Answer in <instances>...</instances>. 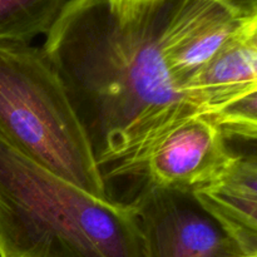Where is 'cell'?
Returning <instances> with one entry per match:
<instances>
[{
	"mask_svg": "<svg viewBox=\"0 0 257 257\" xmlns=\"http://www.w3.org/2000/svg\"><path fill=\"white\" fill-rule=\"evenodd\" d=\"M188 0H67L43 50L59 75L107 186L130 182L135 195L148 163L186 120L207 115L178 89L166 43ZM135 197V196H133Z\"/></svg>",
	"mask_w": 257,
	"mask_h": 257,
	"instance_id": "6da1fadb",
	"label": "cell"
},
{
	"mask_svg": "<svg viewBox=\"0 0 257 257\" xmlns=\"http://www.w3.org/2000/svg\"><path fill=\"white\" fill-rule=\"evenodd\" d=\"M0 257H147L135 207L98 198L0 135Z\"/></svg>",
	"mask_w": 257,
	"mask_h": 257,
	"instance_id": "7a4b0ae2",
	"label": "cell"
},
{
	"mask_svg": "<svg viewBox=\"0 0 257 257\" xmlns=\"http://www.w3.org/2000/svg\"><path fill=\"white\" fill-rule=\"evenodd\" d=\"M0 135L45 170L110 198L87 133L43 48L0 45Z\"/></svg>",
	"mask_w": 257,
	"mask_h": 257,
	"instance_id": "3957f363",
	"label": "cell"
},
{
	"mask_svg": "<svg viewBox=\"0 0 257 257\" xmlns=\"http://www.w3.org/2000/svg\"><path fill=\"white\" fill-rule=\"evenodd\" d=\"M128 203L135 207L147 257H245L227 228L195 193L146 182Z\"/></svg>",
	"mask_w": 257,
	"mask_h": 257,
	"instance_id": "277c9868",
	"label": "cell"
},
{
	"mask_svg": "<svg viewBox=\"0 0 257 257\" xmlns=\"http://www.w3.org/2000/svg\"><path fill=\"white\" fill-rule=\"evenodd\" d=\"M233 161L220 125L210 115H197L178 125L156 151L146 182L196 195L220 187Z\"/></svg>",
	"mask_w": 257,
	"mask_h": 257,
	"instance_id": "5b68a950",
	"label": "cell"
},
{
	"mask_svg": "<svg viewBox=\"0 0 257 257\" xmlns=\"http://www.w3.org/2000/svg\"><path fill=\"white\" fill-rule=\"evenodd\" d=\"M247 20L216 0H188L163 52L176 87L193 97L192 84L201 70Z\"/></svg>",
	"mask_w": 257,
	"mask_h": 257,
	"instance_id": "8992f818",
	"label": "cell"
},
{
	"mask_svg": "<svg viewBox=\"0 0 257 257\" xmlns=\"http://www.w3.org/2000/svg\"><path fill=\"white\" fill-rule=\"evenodd\" d=\"M243 28L218 50L192 84L193 97L210 117L257 89V50L243 39Z\"/></svg>",
	"mask_w": 257,
	"mask_h": 257,
	"instance_id": "52a82bcc",
	"label": "cell"
},
{
	"mask_svg": "<svg viewBox=\"0 0 257 257\" xmlns=\"http://www.w3.org/2000/svg\"><path fill=\"white\" fill-rule=\"evenodd\" d=\"M67 0H0V45L30 44L47 35Z\"/></svg>",
	"mask_w": 257,
	"mask_h": 257,
	"instance_id": "ba28073f",
	"label": "cell"
},
{
	"mask_svg": "<svg viewBox=\"0 0 257 257\" xmlns=\"http://www.w3.org/2000/svg\"><path fill=\"white\" fill-rule=\"evenodd\" d=\"M196 197L227 228L246 255L257 253V198L223 188L196 193Z\"/></svg>",
	"mask_w": 257,
	"mask_h": 257,
	"instance_id": "9c48e42d",
	"label": "cell"
},
{
	"mask_svg": "<svg viewBox=\"0 0 257 257\" xmlns=\"http://www.w3.org/2000/svg\"><path fill=\"white\" fill-rule=\"evenodd\" d=\"M211 118L226 138L257 142V89L231 102Z\"/></svg>",
	"mask_w": 257,
	"mask_h": 257,
	"instance_id": "30bf717a",
	"label": "cell"
},
{
	"mask_svg": "<svg viewBox=\"0 0 257 257\" xmlns=\"http://www.w3.org/2000/svg\"><path fill=\"white\" fill-rule=\"evenodd\" d=\"M217 188L257 198V151L235 152V161Z\"/></svg>",
	"mask_w": 257,
	"mask_h": 257,
	"instance_id": "8fae6325",
	"label": "cell"
},
{
	"mask_svg": "<svg viewBox=\"0 0 257 257\" xmlns=\"http://www.w3.org/2000/svg\"><path fill=\"white\" fill-rule=\"evenodd\" d=\"M223 7L243 19L257 17V0H216Z\"/></svg>",
	"mask_w": 257,
	"mask_h": 257,
	"instance_id": "7c38bea8",
	"label": "cell"
},
{
	"mask_svg": "<svg viewBox=\"0 0 257 257\" xmlns=\"http://www.w3.org/2000/svg\"><path fill=\"white\" fill-rule=\"evenodd\" d=\"M242 37L251 47L257 50V17L247 20L242 30Z\"/></svg>",
	"mask_w": 257,
	"mask_h": 257,
	"instance_id": "4fadbf2b",
	"label": "cell"
},
{
	"mask_svg": "<svg viewBox=\"0 0 257 257\" xmlns=\"http://www.w3.org/2000/svg\"><path fill=\"white\" fill-rule=\"evenodd\" d=\"M110 5L117 10H124L128 7V0H109Z\"/></svg>",
	"mask_w": 257,
	"mask_h": 257,
	"instance_id": "5bb4252c",
	"label": "cell"
},
{
	"mask_svg": "<svg viewBox=\"0 0 257 257\" xmlns=\"http://www.w3.org/2000/svg\"><path fill=\"white\" fill-rule=\"evenodd\" d=\"M135 2H137V0H128V7H131V5H132ZM127 8H125V9H127Z\"/></svg>",
	"mask_w": 257,
	"mask_h": 257,
	"instance_id": "9a60e30c",
	"label": "cell"
},
{
	"mask_svg": "<svg viewBox=\"0 0 257 257\" xmlns=\"http://www.w3.org/2000/svg\"><path fill=\"white\" fill-rule=\"evenodd\" d=\"M245 257H257V253H250V255H246Z\"/></svg>",
	"mask_w": 257,
	"mask_h": 257,
	"instance_id": "2e32d148",
	"label": "cell"
},
{
	"mask_svg": "<svg viewBox=\"0 0 257 257\" xmlns=\"http://www.w3.org/2000/svg\"><path fill=\"white\" fill-rule=\"evenodd\" d=\"M246 142H253V141H246ZM253 143H256V146H255V151H257V142H253Z\"/></svg>",
	"mask_w": 257,
	"mask_h": 257,
	"instance_id": "e0dca14e",
	"label": "cell"
}]
</instances>
